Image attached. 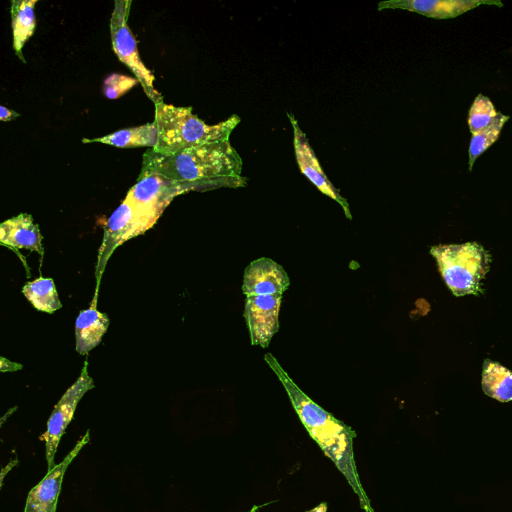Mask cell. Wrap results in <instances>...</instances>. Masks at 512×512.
<instances>
[{
    "instance_id": "6da1fadb",
    "label": "cell",
    "mask_w": 512,
    "mask_h": 512,
    "mask_svg": "<svg viewBox=\"0 0 512 512\" xmlns=\"http://www.w3.org/2000/svg\"><path fill=\"white\" fill-rule=\"evenodd\" d=\"M190 191L204 189L196 184L172 181L141 169L137 182L107 221L96 264L95 296L107 261L114 250L150 229L175 197Z\"/></svg>"
},
{
    "instance_id": "7a4b0ae2",
    "label": "cell",
    "mask_w": 512,
    "mask_h": 512,
    "mask_svg": "<svg viewBox=\"0 0 512 512\" xmlns=\"http://www.w3.org/2000/svg\"><path fill=\"white\" fill-rule=\"evenodd\" d=\"M242 159L229 140L186 148L162 155L153 149L143 155L142 168L166 179L196 184L204 191L245 186Z\"/></svg>"
},
{
    "instance_id": "3957f363",
    "label": "cell",
    "mask_w": 512,
    "mask_h": 512,
    "mask_svg": "<svg viewBox=\"0 0 512 512\" xmlns=\"http://www.w3.org/2000/svg\"><path fill=\"white\" fill-rule=\"evenodd\" d=\"M265 361L274 371L310 436L345 476L365 512H373L362 488L353 454L356 433L312 401L290 378L276 358L267 353Z\"/></svg>"
},
{
    "instance_id": "277c9868",
    "label": "cell",
    "mask_w": 512,
    "mask_h": 512,
    "mask_svg": "<svg viewBox=\"0 0 512 512\" xmlns=\"http://www.w3.org/2000/svg\"><path fill=\"white\" fill-rule=\"evenodd\" d=\"M238 115L214 125L206 124L192 112V107H177L163 101L155 104L154 122L157 127L156 153L169 155L186 148L229 140L240 123Z\"/></svg>"
},
{
    "instance_id": "5b68a950",
    "label": "cell",
    "mask_w": 512,
    "mask_h": 512,
    "mask_svg": "<svg viewBox=\"0 0 512 512\" xmlns=\"http://www.w3.org/2000/svg\"><path fill=\"white\" fill-rule=\"evenodd\" d=\"M431 255L455 296L478 295L481 281L489 271L490 254L477 242L432 246Z\"/></svg>"
},
{
    "instance_id": "8992f818",
    "label": "cell",
    "mask_w": 512,
    "mask_h": 512,
    "mask_svg": "<svg viewBox=\"0 0 512 512\" xmlns=\"http://www.w3.org/2000/svg\"><path fill=\"white\" fill-rule=\"evenodd\" d=\"M131 4V0L114 2L110 18L112 48L118 59L135 75L147 97L154 104H158L163 101V97L154 87L153 73L140 59L136 39L128 25Z\"/></svg>"
},
{
    "instance_id": "52a82bcc",
    "label": "cell",
    "mask_w": 512,
    "mask_h": 512,
    "mask_svg": "<svg viewBox=\"0 0 512 512\" xmlns=\"http://www.w3.org/2000/svg\"><path fill=\"white\" fill-rule=\"evenodd\" d=\"M87 368L88 363L85 361L79 377L62 395L47 422L45 433L47 471L52 470L56 465L54 457L60 439L73 418L77 404L87 391L94 388L93 379L88 374Z\"/></svg>"
},
{
    "instance_id": "ba28073f",
    "label": "cell",
    "mask_w": 512,
    "mask_h": 512,
    "mask_svg": "<svg viewBox=\"0 0 512 512\" xmlns=\"http://www.w3.org/2000/svg\"><path fill=\"white\" fill-rule=\"evenodd\" d=\"M282 294L247 296L244 308L252 345L269 346L279 329Z\"/></svg>"
},
{
    "instance_id": "9c48e42d",
    "label": "cell",
    "mask_w": 512,
    "mask_h": 512,
    "mask_svg": "<svg viewBox=\"0 0 512 512\" xmlns=\"http://www.w3.org/2000/svg\"><path fill=\"white\" fill-rule=\"evenodd\" d=\"M89 439L90 433L87 431L64 459L56 464L52 470L47 471L45 477L30 490L24 512H56L64 474L69 464L89 442Z\"/></svg>"
},
{
    "instance_id": "30bf717a",
    "label": "cell",
    "mask_w": 512,
    "mask_h": 512,
    "mask_svg": "<svg viewBox=\"0 0 512 512\" xmlns=\"http://www.w3.org/2000/svg\"><path fill=\"white\" fill-rule=\"evenodd\" d=\"M293 128V145L296 162L300 171L312 182V184L324 195L336 201L343 208L347 218L351 219L349 204L340 192L329 181L319 161L311 148L306 135L299 128L293 115L288 113Z\"/></svg>"
},
{
    "instance_id": "8fae6325",
    "label": "cell",
    "mask_w": 512,
    "mask_h": 512,
    "mask_svg": "<svg viewBox=\"0 0 512 512\" xmlns=\"http://www.w3.org/2000/svg\"><path fill=\"white\" fill-rule=\"evenodd\" d=\"M284 268L274 260L262 257L252 261L243 274L242 291L247 296L282 294L289 286Z\"/></svg>"
},
{
    "instance_id": "7c38bea8",
    "label": "cell",
    "mask_w": 512,
    "mask_h": 512,
    "mask_svg": "<svg viewBox=\"0 0 512 512\" xmlns=\"http://www.w3.org/2000/svg\"><path fill=\"white\" fill-rule=\"evenodd\" d=\"M501 4L488 1L461 0H393L378 4V9H405L427 17L444 19L456 17L481 4Z\"/></svg>"
},
{
    "instance_id": "4fadbf2b",
    "label": "cell",
    "mask_w": 512,
    "mask_h": 512,
    "mask_svg": "<svg viewBox=\"0 0 512 512\" xmlns=\"http://www.w3.org/2000/svg\"><path fill=\"white\" fill-rule=\"evenodd\" d=\"M0 243L13 250L24 248L43 255L39 227L27 213H21L0 224Z\"/></svg>"
},
{
    "instance_id": "5bb4252c",
    "label": "cell",
    "mask_w": 512,
    "mask_h": 512,
    "mask_svg": "<svg viewBox=\"0 0 512 512\" xmlns=\"http://www.w3.org/2000/svg\"><path fill=\"white\" fill-rule=\"evenodd\" d=\"M97 299H93L90 308L82 310L75 323L76 351L88 354L96 347L106 333L109 319L105 313L96 309Z\"/></svg>"
},
{
    "instance_id": "9a60e30c",
    "label": "cell",
    "mask_w": 512,
    "mask_h": 512,
    "mask_svg": "<svg viewBox=\"0 0 512 512\" xmlns=\"http://www.w3.org/2000/svg\"><path fill=\"white\" fill-rule=\"evenodd\" d=\"M37 0H12L11 25L13 34V49L16 56L26 62L22 49L27 40L34 34L36 20L34 8Z\"/></svg>"
},
{
    "instance_id": "2e32d148",
    "label": "cell",
    "mask_w": 512,
    "mask_h": 512,
    "mask_svg": "<svg viewBox=\"0 0 512 512\" xmlns=\"http://www.w3.org/2000/svg\"><path fill=\"white\" fill-rule=\"evenodd\" d=\"M158 133L155 122L125 128L94 139H82L83 143L98 142L121 148L152 147L157 144Z\"/></svg>"
},
{
    "instance_id": "e0dca14e",
    "label": "cell",
    "mask_w": 512,
    "mask_h": 512,
    "mask_svg": "<svg viewBox=\"0 0 512 512\" xmlns=\"http://www.w3.org/2000/svg\"><path fill=\"white\" fill-rule=\"evenodd\" d=\"M481 384L487 396L500 402L512 400V371L499 362L484 360Z\"/></svg>"
},
{
    "instance_id": "ac0fdd59",
    "label": "cell",
    "mask_w": 512,
    "mask_h": 512,
    "mask_svg": "<svg viewBox=\"0 0 512 512\" xmlns=\"http://www.w3.org/2000/svg\"><path fill=\"white\" fill-rule=\"evenodd\" d=\"M22 293L39 311L51 314L62 307L54 281L51 278L39 277L27 282L22 288Z\"/></svg>"
},
{
    "instance_id": "d6986e66",
    "label": "cell",
    "mask_w": 512,
    "mask_h": 512,
    "mask_svg": "<svg viewBox=\"0 0 512 512\" xmlns=\"http://www.w3.org/2000/svg\"><path fill=\"white\" fill-rule=\"evenodd\" d=\"M508 119L509 116L498 112L490 126L472 136L469 146L470 170L475 160L498 139L501 129Z\"/></svg>"
},
{
    "instance_id": "ffe728a7",
    "label": "cell",
    "mask_w": 512,
    "mask_h": 512,
    "mask_svg": "<svg viewBox=\"0 0 512 512\" xmlns=\"http://www.w3.org/2000/svg\"><path fill=\"white\" fill-rule=\"evenodd\" d=\"M497 113L491 100L479 94L472 103L468 115V126L472 135L490 126Z\"/></svg>"
},
{
    "instance_id": "44dd1931",
    "label": "cell",
    "mask_w": 512,
    "mask_h": 512,
    "mask_svg": "<svg viewBox=\"0 0 512 512\" xmlns=\"http://www.w3.org/2000/svg\"><path fill=\"white\" fill-rule=\"evenodd\" d=\"M138 83L139 81L135 77L111 73L103 81L102 92L108 99H117Z\"/></svg>"
},
{
    "instance_id": "7402d4cb",
    "label": "cell",
    "mask_w": 512,
    "mask_h": 512,
    "mask_svg": "<svg viewBox=\"0 0 512 512\" xmlns=\"http://www.w3.org/2000/svg\"><path fill=\"white\" fill-rule=\"evenodd\" d=\"M19 116L15 111L8 109L7 107L1 105L0 106V120L3 122L10 121Z\"/></svg>"
},
{
    "instance_id": "603a6c76",
    "label": "cell",
    "mask_w": 512,
    "mask_h": 512,
    "mask_svg": "<svg viewBox=\"0 0 512 512\" xmlns=\"http://www.w3.org/2000/svg\"><path fill=\"white\" fill-rule=\"evenodd\" d=\"M306 512H327V503L322 502L318 506H316Z\"/></svg>"
},
{
    "instance_id": "cb8c5ba5",
    "label": "cell",
    "mask_w": 512,
    "mask_h": 512,
    "mask_svg": "<svg viewBox=\"0 0 512 512\" xmlns=\"http://www.w3.org/2000/svg\"><path fill=\"white\" fill-rule=\"evenodd\" d=\"M258 507L255 506L252 510L248 511V512H254Z\"/></svg>"
}]
</instances>
